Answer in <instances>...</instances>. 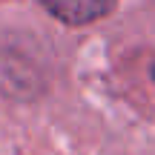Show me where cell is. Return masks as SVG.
Instances as JSON below:
<instances>
[{
    "label": "cell",
    "instance_id": "cell-1",
    "mask_svg": "<svg viewBox=\"0 0 155 155\" xmlns=\"http://www.w3.org/2000/svg\"><path fill=\"white\" fill-rule=\"evenodd\" d=\"M38 3L66 26H86L106 17L118 0H38Z\"/></svg>",
    "mask_w": 155,
    "mask_h": 155
}]
</instances>
